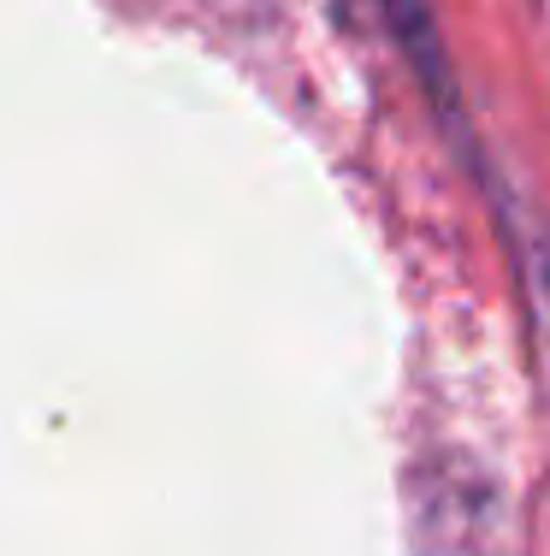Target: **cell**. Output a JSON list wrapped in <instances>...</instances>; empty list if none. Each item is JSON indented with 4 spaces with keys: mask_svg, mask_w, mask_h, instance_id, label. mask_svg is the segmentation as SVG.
Masks as SVG:
<instances>
[{
    "mask_svg": "<svg viewBox=\"0 0 550 556\" xmlns=\"http://www.w3.org/2000/svg\"><path fill=\"white\" fill-rule=\"evenodd\" d=\"M414 556H509V503L497 480L468 456H432L409 480Z\"/></svg>",
    "mask_w": 550,
    "mask_h": 556,
    "instance_id": "obj_1",
    "label": "cell"
}]
</instances>
